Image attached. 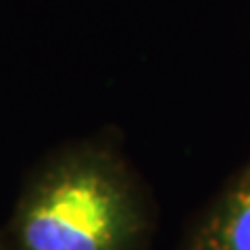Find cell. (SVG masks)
<instances>
[{
    "label": "cell",
    "mask_w": 250,
    "mask_h": 250,
    "mask_svg": "<svg viewBox=\"0 0 250 250\" xmlns=\"http://www.w3.org/2000/svg\"><path fill=\"white\" fill-rule=\"evenodd\" d=\"M152 215L121 154L82 142L27 179L11 219V250H144Z\"/></svg>",
    "instance_id": "1"
},
{
    "label": "cell",
    "mask_w": 250,
    "mask_h": 250,
    "mask_svg": "<svg viewBox=\"0 0 250 250\" xmlns=\"http://www.w3.org/2000/svg\"><path fill=\"white\" fill-rule=\"evenodd\" d=\"M0 250H6V248H4V244H2V242H0Z\"/></svg>",
    "instance_id": "3"
},
{
    "label": "cell",
    "mask_w": 250,
    "mask_h": 250,
    "mask_svg": "<svg viewBox=\"0 0 250 250\" xmlns=\"http://www.w3.org/2000/svg\"><path fill=\"white\" fill-rule=\"evenodd\" d=\"M188 250H250V165L207 210Z\"/></svg>",
    "instance_id": "2"
}]
</instances>
